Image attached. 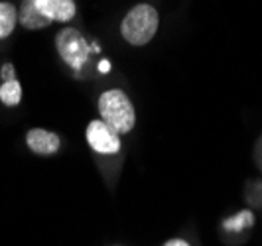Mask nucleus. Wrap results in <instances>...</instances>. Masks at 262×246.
Listing matches in <instances>:
<instances>
[{"instance_id": "20e7f679", "label": "nucleus", "mask_w": 262, "mask_h": 246, "mask_svg": "<svg viewBox=\"0 0 262 246\" xmlns=\"http://www.w3.org/2000/svg\"><path fill=\"white\" fill-rule=\"evenodd\" d=\"M85 138H87V144L91 146L97 154L113 155L118 154L120 148H122L120 136L111 126H106L101 118L89 122V126L85 130Z\"/></svg>"}, {"instance_id": "9d476101", "label": "nucleus", "mask_w": 262, "mask_h": 246, "mask_svg": "<svg viewBox=\"0 0 262 246\" xmlns=\"http://www.w3.org/2000/svg\"><path fill=\"white\" fill-rule=\"evenodd\" d=\"M2 79H4V81H12L14 79V65L12 63L2 65Z\"/></svg>"}, {"instance_id": "f257e3e1", "label": "nucleus", "mask_w": 262, "mask_h": 246, "mask_svg": "<svg viewBox=\"0 0 262 246\" xmlns=\"http://www.w3.org/2000/svg\"><path fill=\"white\" fill-rule=\"evenodd\" d=\"M99 115L118 136L128 134L136 124V110L128 95L120 89H108L99 97Z\"/></svg>"}, {"instance_id": "1a4fd4ad", "label": "nucleus", "mask_w": 262, "mask_h": 246, "mask_svg": "<svg viewBox=\"0 0 262 246\" xmlns=\"http://www.w3.org/2000/svg\"><path fill=\"white\" fill-rule=\"evenodd\" d=\"M0 101L6 106H16L22 101V85L12 79V81H4L0 85Z\"/></svg>"}, {"instance_id": "7ed1b4c3", "label": "nucleus", "mask_w": 262, "mask_h": 246, "mask_svg": "<svg viewBox=\"0 0 262 246\" xmlns=\"http://www.w3.org/2000/svg\"><path fill=\"white\" fill-rule=\"evenodd\" d=\"M55 48H57V53L61 55V59L73 71H81L91 57L89 41L77 28H63L55 38Z\"/></svg>"}, {"instance_id": "9b49d317", "label": "nucleus", "mask_w": 262, "mask_h": 246, "mask_svg": "<svg viewBox=\"0 0 262 246\" xmlns=\"http://www.w3.org/2000/svg\"><path fill=\"white\" fill-rule=\"evenodd\" d=\"M162 246H191V244L187 240H184V238H171V240L164 242Z\"/></svg>"}, {"instance_id": "39448f33", "label": "nucleus", "mask_w": 262, "mask_h": 246, "mask_svg": "<svg viewBox=\"0 0 262 246\" xmlns=\"http://www.w3.org/2000/svg\"><path fill=\"white\" fill-rule=\"evenodd\" d=\"M38 12L50 22H69L75 18V0H34Z\"/></svg>"}, {"instance_id": "f03ea898", "label": "nucleus", "mask_w": 262, "mask_h": 246, "mask_svg": "<svg viewBox=\"0 0 262 246\" xmlns=\"http://www.w3.org/2000/svg\"><path fill=\"white\" fill-rule=\"evenodd\" d=\"M160 26V14L152 4H136L120 22V36L130 46L150 43Z\"/></svg>"}, {"instance_id": "423d86ee", "label": "nucleus", "mask_w": 262, "mask_h": 246, "mask_svg": "<svg viewBox=\"0 0 262 246\" xmlns=\"http://www.w3.org/2000/svg\"><path fill=\"white\" fill-rule=\"evenodd\" d=\"M26 146L38 155H53L57 154L61 140L55 132H50L46 128H32L26 134Z\"/></svg>"}, {"instance_id": "6e6552de", "label": "nucleus", "mask_w": 262, "mask_h": 246, "mask_svg": "<svg viewBox=\"0 0 262 246\" xmlns=\"http://www.w3.org/2000/svg\"><path fill=\"white\" fill-rule=\"evenodd\" d=\"M18 24V8L12 2H0V39H6Z\"/></svg>"}, {"instance_id": "0eeeda50", "label": "nucleus", "mask_w": 262, "mask_h": 246, "mask_svg": "<svg viewBox=\"0 0 262 246\" xmlns=\"http://www.w3.org/2000/svg\"><path fill=\"white\" fill-rule=\"evenodd\" d=\"M18 22L28 30H43L52 24L38 12V8L34 6V0H22V6L18 10Z\"/></svg>"}]
</instances>
